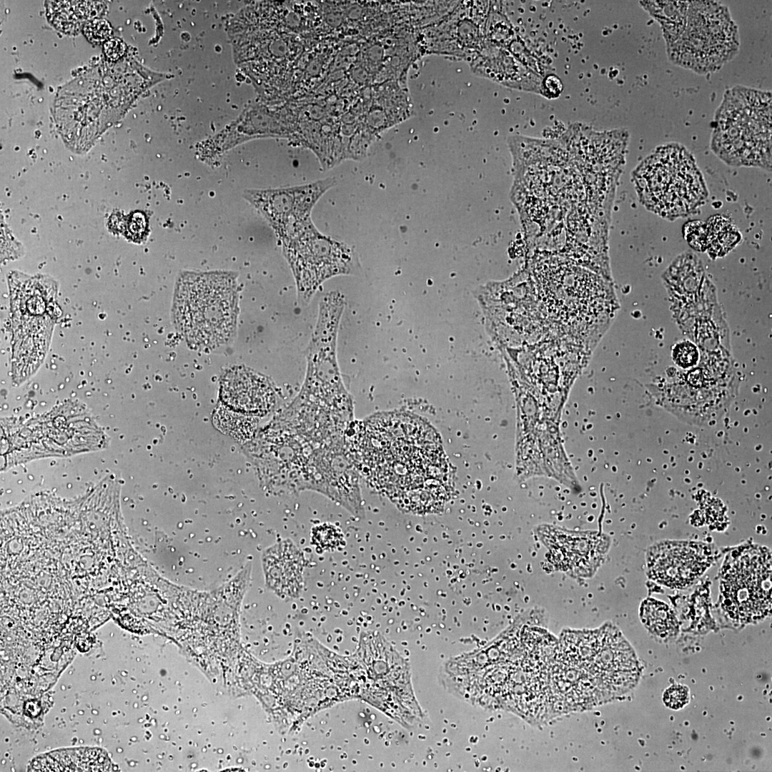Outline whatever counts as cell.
I'll use <instances>...</instances> for the list:
<instances>
[{
    "mask_svg": "<svg viewBox=\"0 0 772 772\" xmlns=\"http://www.w3.org/2000/svg\"><path fill=\"white\" fill-rule=\"evenodd\" d=\"M344 440L354 465L400 508L431 511L445 501L449 465L437 434L420 417L376 415Z\"/></svg>",
    "mask_w": 772,
    "mask_h": 772,
    "instance_id": "6da1fadb",
    "label": "cell"
},
{
    "mask_svg": "<svg viewBox=\"0 0 772 772\" xmlns=\"http://www.w3.org/2000/svg\"><path fill=\"white\" fill-rule=\"evenodd\" d=\"M711 149L733 166L771 169V95L737 86L726 91L717 109Z\"/></svg>",
    "mask_w": 772,
    "mask_h": 772,
    "instance_id": "7a4b0ae2",
    "label": "cell"
},
{
    "mask_svg": "<svg viewBox=\"0 0 772 772\" xmlns=\"http://www.w3.org/2000/svg\"><path fill=\"white\" fill-rule=\"evenodd\" d=\"M174 311L178 329L192 346L224 344L236 327V282L224 273H187L179 280Z\"/></svg>",
    "mask_w": 772,
    "mask_h": 772,
    "instance_id": "3957f363",
    "label": "cell"
},
{
    "mask_svg": "<svg viewBox=\"0 0 772 772\" xmlns=\"http://www.w3.org/2000/svg\"><path fill=\"white\" fill-rule=\"evenodd\" d=\"M344 305L343 297L337 292L328 293L320 302L317 322L307 349L305 380L292 403L349 424L353 421V402L343 384L336 357Z\"/></svg>",
    "mask_w": 772,
    "mask_h": 772,
    "instance_id": "277c9868",
    "label": "cell"
},
{
    "mask_svg": "<svg viewBox=\"0 0 772 772\" xmlns=\"http://www.w3.org/2000/svg\"><path fill=\"white\" fill-rule=\"evenodd\" d=\"M57 284L48 276L14 272L9 278L14 376L23 381L41 364L56 320Z\"/></svg>",
    "mask_w": 772,
    "mask_h": 772,
    "instance_id": "5b68a950",
    "label": "cell"
},
{
    "mask_svg": "<svg viewBox=\"0 0 772 772\" xmlns=\"http://www.w3.org/2000/svg\"><path fill=\"white\" fill-rule=\"evenodd\" d=\"M635 177L643 204L665 219L694 213L707 198L693 157L676 143L658 147L637 168Z\"/></svg>",
    "mask_w": 772,
    "mask_h": 772,
    "instance_id": "8992f818",
    "label": "cell"
},
{
    "mask_svg": "<svg viewBox=\"0 0 772 772\" xmlns=\"http://www.w3.org/2000/svg\"><path fill=\"white\" fill-rule=\"evenodd\" d=\"M738 26L728 7L717 1H690L684 30L666 45L676 65L700 74L715 72L739 50Z\"/></svg>",
    "mask_w": 772,
    "mask_h": 772,
    "instance_id": "52a82bcc",
    "label": "cell"
},
{
    "mask_svg": "<svg viewBox=\"0 0 772 772\" xmlns=\"http://www.w3.org/2000/svg\"><path fill=\"white\" fill-rule=\"evenodd\" d=\"M723 605L742 622L766 617L771 608V556L757 545H743L728 554L722 567Z\"/></svg>",
    "mask_w": 772,
    "mask_h": 772,
    "instance_id": "ba28073f",
    "label": "cell"
},
{
    "mask_svg": "<svg viewBox=\"0 0 772 772\" xmlns=\"http://www.w3.org/2000/svg\"><path fill=\"white\" fill-rule=\"evenodd\" d=\"M293 272L298 302L309 303L326 279L355 272V252L346 244L320 233L314 224L282 243Z\"/></svg>",
    "mask_w": 772,
    "mask_h": 772,
    "instance_id": "9c48e42d",
    "label": "cell"
},
{
    "mask_svg": "<svg viewBox=\"0 0 772 772\" xmlns=\"http://www.w3.org/2000/svg\"><path fill=\"white\" fill-rule=\"evenodd\" d=\"M336 184L335 177H327L287 188L247 189L243 196L267 220L282 243L312 223V208Z\"/></svg>",
    "mask_w": 772,
    "mask_h": 772,
    "instance_id": "30bf717a",
    "label": "cell"
},
{
    "mask_svg": "<svg viewBox=\"0 0 772 772\" xmlns=\"http://www.w3.org/2000/svg\"><path fill=\"white\" fill-rule=\"evenodd\" d=\"M650 577L670 588H683L695 582L712 561L706 544L667 541L653 546L648 554Z\"/></svg>",
    "mask_w": 772,
    "mask_h": 772,
    "instance_id": "8fae6325",
    "label": "cell"
},
{
    "mask_svg": "<svg viewBox=\"0 0 772 772\" xmlns=\"http://www.w3.org/2000/svg\"><path fill=\"white\" fill-rule=\"evenodd\" d=\"M220 396L227 407L257 417L266 415L275 402L267 380L246 368H235L225 374Z\"/></svg>",
    "mask_w": 772,
    "mask_h": 772,
    "instance_id": "7c38bea8",
    "label": "cell"
},
{
    "mask_svg": "<svg viewBox=\"0 0 772 772\" xmlns=\"http://www.w3.org/2000/svg\"><path fill=\"white\" fill-rule=\"evenodd\" d=\"M267 585L284 598H297L304 587L305 557L290 540L269 548L263 555Z\"/></svg>",
    "mask_w": 772,
    "mask_h": 772,
    "instance_id": "4fadbf2b",
    "label": "cell"
},
{
    "mask_svg": "<svg viewBox=\"0 0 772 772\" xmlns=\"http://www.w3.org/2000/svg\"><path fill=\"white\" fill-rule=\"evenodd\" d=\"M545 538L556 564L563 569L584 575L596 567L600 538L562 531Z\"/></svg>",
    "mask_w": 772,
    "mask_h": 772,
    "instance_id": "5bb4252c",
    "label": "cell"
},
{
    "mask_svg": "<svg viewBox=\"0 0 772 772\" xmlns=\"http://www.w3.org/2000/svg\"><path fill=\"white\" fill-rule=\"evenodd\" d=\"M31 771H109L111 762L99 748H79L53 751L34 758Z\"/></svg>",
    "mask_w": 772,
    "mask_h": 772,
    "instance_id": "9a60e30c",
    "label": "cell"
},
{
    "mask_svg": "<svg viewBox=\"0 0 772 772\" xmlns=\"http://www.w3.org/2000/svg\"><path fill=\"white\" fill-rule=\"evenodd\" d=\"M640 4L660 25L665 44L676 41L686 24L689 1H648Z\"/></svg>",
    "mask_w": 772,
    "mask_h": 772,
    "instance_id": "2e32d148",
    "label": "cell"
},
{
    "mask_svg": "<svg viewBox=\"0 0 772 772\" xmlns=\"http://www.w3.org/2000/svg\"><path fill=\"white\" fill-rule=\"evenodd\" d=\"M707 229V249L716 256L725 254L741 239V233L728 218L716 215L706 223Z\"/></svg>",
    "mask_w": 772,
    "mask_h": 772,
    "instance_id": "e0dca14e",
    "label": "cell"
},
{
    "mask_svg": "<svg viewBox=\"0 0 772 772\" xmlns=\"http://www.w3.org/2000/svg\"><path fill=\"white\" fill-rule=\"evenodd\" d=\"M213 419L218 429L241 442L249 440L257 426V417L234 411L227 407H219Z\"/></svg>",
    "mask_w": 772,
    "mask_h": 772,
    "instance_id": "ac0fdd59",
    "label": "cell"
},
{
    "mask_svg": "<svg viewBox=\"0 0 772 772\" xmlns=\"http://www.w3.org/2000/svg\"><path fill=\"white\" fill-rule=\"evenodd\" d=\"M643 623L653 633L662 638L673 635L678 623L671 609L663 602L648 599L640 608Z\"/></svg>",
    "mask_w": 772,
    "mask_h": 772,
    "instance_id": "d6986e66",
    "label": "cell"
},
{
    "mask_svg": "<svg viewBox=\"0 0 772 772\" xmlns=\"http://www.w3.org/2000/svg\"><path fill=\"white\" fill-rule=\"evenodd\" d=\"M56 6L53 9L54 24L59 26V29H65L66 26H76L78 21H84L92 16L91 9L89 8L88 1H59L54 2Z\"/></svg>",
    "mask_w": 772,
    "mask_h": 772,
    "instance_id": "ffe728a7",
    "label": "cell"
},
{
    "mask_svg": "<svg viewBox=\"0 0 772 772\" xmlns=\"http://www.w3.org/2000/svg\"><path fill=\"white\" fill-rule=\"evenodd\" d=\"M312 540L322 548L330 550L339 546L344 540L343 534L336 526L323 524L315 527L312 532Z\"/></svg>",
    "mask_w": 772,
    "mask_h": 772,
    "instance_id": "44dd1931",
    "label": "cell"
},
{
    "mask_svg": "<svg viewBox=\"0 0 772 772\" xmlns=\"http://www.w3.org/2000/svg\"><path fill=\"white\" fill-rule=\"evenodd\" d=\"M683 234L688 242L695 249H707V229L706 223L693 221L687 223L683 228Z\"/></svg>",
    "mask_w": 772,
    "mask_h": 772,
    "instance_id": "7402d4cb",
    "label": "cell"
},
{
    "mask_svg": "<svg viewBox=\"0 0 772 772\" xmlns=\"http://www.w3.org/2000/svg\"><path fill=\"white\" fill-rule=\"evenodd\" d=\"M84 31L91 42L99 44L110 36L112 27L107 21L96 19L87 22L84 27Z\"/></svg>",
    "mask_w": 772,
    "mask_h": 772,
    "instance_id": "603a6c76",
    "label": "cell"
},
{
    "mask_svg": "<svg viewBox=\"0 0 772 772\" xmlns=\"http://www.w3.org/2000/svg\"><path fill=\"white\" fill-rule=\"evenodd\" d=\"M673 357L678 366L686 368L696 363L698 352L696 347L691 342H681L673 349Z\"/></svg>",
    "mask_w": 772,
    "mask_h": 772,
    "instance_id": "cb8c5ba5",
    "label": "cell"
},
{
    "mask_svg": "<svg viewBox=\"0 0 772 772\" xmlns=\"http://www.w3.org/2000/svg\"><path fill=\"white\" fill-rule=\"evenodd\" d=\"M689 699L688 689L683 686H673L664 693L665 704L673 709H679L686 705Z\"/></svg>",
    "mask_w": 772,
    "mask_h": 772,
    "instance_id": "d4e9b609",
    "label": "cell"
},
{
    "mask_svg": "<svg viewBox=\"0 0 772 772\" xmlns=\"http://www.w3.org/2000/svg\"><path fill=\"white\" fill-rule=\"evenodd\" d=\"M563 86L560 79L554 74H548L541 81L540 94L548 99H555L563 91Z\"/></svg>",
    "mask_w": 772,
    "mask_h": 772,
    "instance_id": "484cf974",
    "label": "cell"
},
{
    "mask_svg": "<svg viewBox=\"0 0 772 772\" xmlns=\"http://www.w3.org/2000/svg\"><path fill=\"white\" fill-rule=\"evenodd\" d=\"M104 50L109 59L116 60L123 54L124 46L119 39H112L104 43Z\"/></svg>",
    "mask_w": 772,
    "mask_h": 772,
    "instance_id": "4316f807",
    "label": "cell"
},
{
    "mask_svg": "<svg viewBox=\"0 0 772 772\" xmlns=\"http://www.w3.org/2000/svg\"><path fill=\"white\" fill-rule=\"evenodd\" d=\"M318 455H319V458H320V447H319V450H318ZM319 461H320V460H319ZM320 474H321V473H320ZM321 485H322V480H321ZM320 488H321V486H320ZM320 490H321L320 489Z\"/></svg>",
    "mask_w": 772,
    "mask_h": 772,
    "instance_id": "83f0119b",
    "label": "cell"
}]
</instances>
